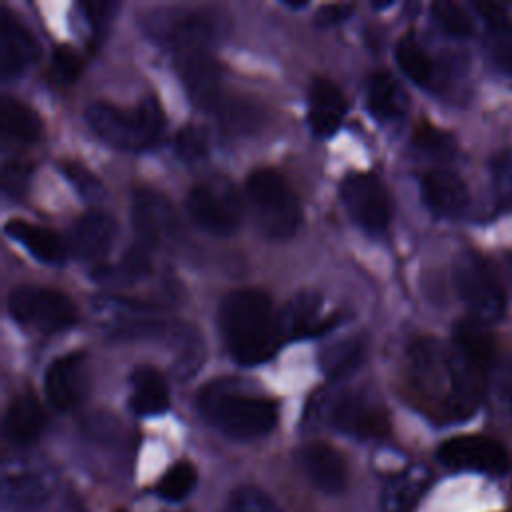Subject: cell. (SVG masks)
<instances>
[{
	"instance_id": "obj_22",
	"label": "cell",
	"mask_w": 512,
	"mask_h": 512,
	"mask_svg": "<svg viewBox=\"0 0 512 512\" xmlns=\"http://www.w3.org/2000/svg\"><path fill=\"white\" fill-rule=\"evenodd\" d=\"M130 408L138 416H156L168 410L170 396L164 378L150 366H138L130 374Z\"/></svg>"
},
{
	"instance_id": "obj_26",
	"label": "cell",
	"mask_w": 512,
	"mask_h": 512,
	"mask_svg": "<svg viewBox=\"0 0 512 512\" xmlns=\"http://www.w3.org/2000/svg\"><path fill=\"white\" fill-rule=\"evenodd\" d=\"M212 38L214 24L206 14H188L168 34L170 48L174 50L176 58L194 52H208Z\"/></svg>"
},
{
	"instance_id": "obj_31",
	"label": "cell",
	"mask_w": 512,
	"mask_h": 512,
	"mask_svg": "<svg viewBox=\"0 0 512 512\" xmlns=\"http://www.w3.org/2000/svg\"><path fill=\"white\" fill-rule=\"evenodd\" d=\"M196 486V468L190 462H176L158 482V494L168 502L184 500Z\"/></svg>"
},
{
	"instance_id": "obj_16",
	"label": "cell",
	"mask_w": 512,
	"mask_h": 512,
	"mask_svg": "<svg viewBox=\"0 0 512 512\" xmlns=\"http://www.w3.org/2000/svg\"><path fill=\"white\" fill-rule=\"evenodd\" d=\"M182 84L196 106L212 108L220 98V66L210 52H194L176 58Z\"/></svg>"
},
{
	"instance_id": "obj_19",
	"label": "cell",
	"mask_w": 512,
	"mask_h": 512,
	"mask_svg": "<svg viewBox=\"0 0 512 512\" xmlns=\"http://www.w3.org/2000/svg\"><path fill=\"white\" fill-rule=\"evenodd\" d=\"M346 114V98L336 84L316 78L308 92V124L316 136H332Z\"/></svg>"
},
{
	"instance_id": "obj_40",
	"label": "cell",
	"mask_w": 512,
	"mask_h": 512,
	"mask_svg": "<svg viewBox=\"0 0 512 512\" xmlns=\"http://www.w3.org/2000/svg\"><path fill=\"white\" fill-rule=\"evenodd\" d=\"M416 146L430 154H446L452 150V140L448 134L436 130L434 126H420L414 134Z\"/></svg>"
},
{
	"instance_id": "obj_6",
	"label": "cell",
	"mask_w": 512,
	"mask_h": 512,
	"mask_svg": "<svg viewBox=\"0 0 512 512\" xmlns=\"http://www.w3.org/2000/svg\"><path fill=\"white\" fill-rule=\"evenodd\" d=\"M8 312L16 322L36 326L48 334L76 322V308L66 294L38 286L14 288L8 296Z\"/></svg>"
},
{
	"instance_id": "obj_2",
	"label": "cell",
	"mask_w": 512,
	"mask_h": 512,
	"mask_svg": "<svg viewBox=\"0 0 512 512\" xmlns=\"http://www.w3.org/2000/svg\"><path fill=\"white\" fill-rule=\"evenodd\" d=\"M198 408L206 422L236 440L266 436L278 420L276 402L248 394L228 380L208 384L198 394Z\"/></svg>"
},
{
	"instance_id": "obj_27",
	"label": "cell",
	"mask_w": 512,
	"mask_h": 512,
	"mask_svg": "<svg viewBox=\"0 0 512 512\" xmlns=\"http://www.w3.org/2000/svg\"><path fill=\"white\" fill-rule=\"evenodd\" d=\"M0 126L4 136L20 142H36L42 134L40 116L16 98L4 96L0 102Z\"/></svg>"
},
{
	"instance_id": "obj_10",
	"label": "cell",
	"mask_w": 512,
	"mask_h": 512,
	"mask_svg": "<svg viewBox=\"0 0 512 512\" xmlns=\"http://www.w3.org/2000/svg\"><path fill=\"white\" fill-rule=\"evenodd\" d=\"M328 422L356 438H376L386 432V416L366 394L340 392L326 404Z\"/></svg>"
},
{
	"instance_id": "obj_28",
	"label": "cell",
	"mask_w": 512,
	"mask_h": 512,
	"mask_svg": "<svg viewBox=\"0 0 512 512\" xmlns=\"http://www.w3.org/2000/svg\"><path fill=\"white\" fill-rule=\"evenodd\" d=\"M4 504L16 508H32L46 500L48 486L34 474L16 472L4 476Z\"/></svg>"
},
{
	"instance_id": "obj_30",
	"label": "cell",
	"mask_w": 512,
	"mask_h": 512,
	"mask_svg": "<svg viewBox=\"0 0 512 512\" xmlns=\"http://www.w3.org/2000/svg\"><path fill=\"white\" fill-rule=\"evenodd\" d=\"M362 360V344L358 340H340L326 346L320 354V366L330 378L350 374Z\"/></svg>"
},
{
	"instance_id": "obj_38",
	"label": "cell",
	"mask_w": 512,
	"mask_h": 512,
	"mask_svg": "<svg viewBox=\"0 0 512 512\" xmlns=\"http://www.w3.org/2000/svg\"><path fill=\"white\" fill-rule=\"evenodd\" d=\"M258 110L246 102H230L226 108L222 106L220 118L232 130H250L258 124Z\"/></svg>"
},
{
	"instance_id": "obj_42",
	"label": "cell",
	"mask_w": 512,
	"mask_h": 512,
	"mask_svg": "<svg viewBox=\"0 0 512 512\" xmlns=\"http://www.w3.org/2000/svg\"><path fill=\"white\" fill-rule=\"evenodd\" d=\"M82 10L86 20L94 30H104L108 22L112 20L114 12L118 10V2H108V0H96V2H82Z\"/></svg>"
},
{
	"instance_id": "obj_41",
	"label": "cell",
	"mask_w": 512,
	"mask_h": 512,
	"mask_svg": "<svg viewBox=\"0 0 512 512\" xmlns=\"http://www.w3.org/2000/svg\"><path fill=\"white\" fill-rule=\"evenodd\" d=\"M30 168L20 162H6L2 168V188L10 196H20L28 188Z\"/></svg>"
},
{
	"instance_id": "obj_36",
	"label": "cell",
	"mask_w": 512,
	"mask_h": 512,
	"mask_svg": "<svg viewBox=\"0 0 512 512\" xmlns=\"http://www.w3.org/2000/svg\"><path fill=\"white\" fill-rule=\"evenodd\" d=\"M174 148L184 162H200L208 152V136L196 124H186L174 138Z\"/></svg>"
},
{
	"instance_id": "obj_9",
	"label": "cell",
	"mask_w": 512,
	"mask_h": 512,
	"mask_svg": "<svg viewBox=\"0 0 512 512\" xmlns=\"http://www.w3.org/2000/svg\"><path fill=\"white\" fill-rule=\"evenodd\" d=\"M340 198L348 214L368 232H382L390 218L386 188L374 174H348L340 182Z\"/></svg>"
},
{
	"instance_id": "obj_14",
	"label": "cell",
	"mask_w": 512,
	"mask_h": 512,
	"mask_svg": "<svg viewBox=\"0 0 512 512\" xmlns=\"http://www.w3.org/2000/svg\"><path fill=\"white\" fill-rule=\"evenodd\" d=\"M40 56L32 32L22 26L6 8L0 10V74L4 80L22 74Z\"/></svg>"
},
{
	"instance_id": "obj_43",
	"label": "cell",
	"mask_w": 512,
	"mask_h": 512,
	"mask_svg": "<svg viewBox=\"0 0 512 512\" xmlns=\"http://www.w3.org/2000/svg\"><path fill=\"white\" fill-rule=\"evenodd\" d=\"M352 10H354L352 4H326L318 10L316 20L320 26H334V24L346 20Z\"/></svg>"
},
{
	"instance_id": "obj_18",
	"label": "cell",
	"mask_w": 512,
	"mask_h": 512,
	"mask_svg": "<svg viewBox=\"0 0 512 512\" xmlns=\"http://www.w3.org/2000/svg\"><path fill=\"white\" fill-rule=\"evenodd\" d=\"M422 200L426 206L444 218H454L468 206V186L466 182L450 170H430L424 174Z\"/></svg>"
},
{
	"instance_id": "obj_45",
	"label": "cell",
	"mask_w": 512,
	"mask_h": 512,
	"mask_svg": "<svg viewBox=\"0 0 512 512\" xmlns=\"http://www.w3.org/2000/svg\"><path fill=\"white\" fill-rule=\"evenodd\" d=\"M286 8H292V10H302L308 6V2H294V0H284L282 2Z\"/></svg>"
},
{
	"instance_id": "obj_29",
	"label": "cell",
	"mask_w": 512,
	"mask_h": 512,
	"mask_svg": "<svg viewBox=\"0 0 512 512\" xmlns=\"http://www.w3.org/2000/svg\"><path fill=\"white\" fill-rule=\"evenodd\" d=\"M396 62L402 68V72L420 86H426L432 78V60L428 52L420 46V42L412 36L406 34L398 40L396 44Z\"/></svg>"
},
{
	"instance_id": "obj_7",
	"label": "cell",
	"mask_w": 512,
	"mask_h": 512,
	"mask_svg": "<svg viewBox=\"0 0 512 512\" xmlns=\"http://www.w3.org/2000/svg\"><path fill=\"white\" fill-rule=\"evenodd\" d=\"M186 210L192 222L212 236H230L240 224V200L224 182L196 184L186 196Z\"/></svg>"
},
{
	"instance_id": "obj_20",
	"label": "cell",
	"mask_w": 512,
	"mask_h": 512,
	"mask_svg": "<svg viewBox=\"0 0 512 512\" xmlns=\"http://www.w3.org/2000/svg\"><path fill=\"white\" fill-rule=\"evenodd\" d=\"M410 370L418 386H422L428 392L440 390V386H446V396L450 392V354L430 338L418 340L410 348Z\"/></svg>"
},
{
	"instance_id": "obj_44",
	"label": "cell",
	"mask_w": 512,
	"mask_h": 512,
	"mask_svg": "<svg viewBox=\"0 0 512 512\" xmlns=\"http://www.w3.org/2000/svg\"><path fill=\"white\" fill-rule=\"evenodd\" d=\"M496 64H498L504 72H510V74H512V44L502 46V48L496 52Z\"/></svg>"
},
{
	"instance_id": "obj_1",
	"label": "cell",
	"mask_w": 512,
	"mask_h": 512,
	"mask_svg": "<svg viewBox=\"0 0 512 512\" xmlns=\"http://www.w3.org/2000/svg\"><path fill=\"white\" fill-rule=\"evenodd\" d=\"M220 330L230 356L242 366L270 360L282 344L278 316L268 294L258 288L226 294L220 306Z\"/></svg>"
},
{
	"instance_id": "obj_47",
	"label": "cell",
	"mask_w": 512,
	"mask_h": 512,
	"mask_svg": "<svg viewBox=\"0 0 512 512\" xmlns=\"http://www.w3.org/2000/svg\"><path fill=\"white\" fill-rule=\"evenodd\" d=\"M118 512H126V510H118Z\"/></svg>"
},
{
	"instance_id": "obj_3",
	"label": "cell",
	"mask_w": 512,
	"mask_h": 512,
	"mask_svg": "<svg viewBox=\"0 0 512 512\" xmlns=\"http://www.w3.org/2000/svg\"><path fill=\"white\" fill-rule=\"evenodd\" d=\"M84 118L98 138L124 150H138L154 144L164 126L162 108L152 96L142 98L128 114L108 102H90L84 110Z\"/></svg>"
},
{
	"instance_id": "obj_32",
	"label": "cell",
	"mask_w": 512,
	"mask_h": 512,
	"mask_svg": "<svg viewBox=\"0 0 512 512\" xmlns=\"http://www.w3.org/2000/svg\"><path fill=\"white\" fill-rule=\"evenodd\" d=\"M490 180L496 206L500 210L512 208V148L498 152L490 162Z\"/></svg>"
},
{
	"instance_id": "obj_11",
	"label": "cell",
	"mask_w": 512,
	"mask_h": 512,
	"mask_svg": "<svg viewBox=\"0 0 512 512\" xmlns=\"http://www.w3.org/2000/svg\"><path fill=\"white\" fill-rule=\"evenodd\" d=\"M88 366L82 352H70L52 360L44 372V392L58 410L74 408L86 394Z\"/></svg>"
},
{
	"instance_id": "obj_34",
	"label": "cell",
	"mask_w": 512,
	"mask_h": 512,
	"mask_svg": "<svg viewBox=\"0 0 512 512\" xmlns=\"http://www.w3.org/2000/svg\"><path fill=\"white\" fill-rule=\"evenodd\" d=\"M432 14L436 18V22L442 26V30H446L448 34L456 36V38H466L472 34V22L468 18V14L454 2H434L432 4Z\"/></svg>"
},
{
	"instance_id": "obj_25",
	"label": "cell",
	"mask_w": 512,
	"mask_h": 512,
	"mask_svg": "<svg viewBox=\"0 0 512 512\" xmlns=\"http://www.w3.org/2000/svg\"><path fill=\"white\" fill-rule=\"evenodd\" d=\"M428 472L422 468H412L398 474L382 492L384 512H412V508L422 498L428 486Z\"/></svg>"
},
{
	"instance_id": "obj_4",
	"label": "cell",
	"mask_w": 512,
	"mask_h": 512,
	"mask_svg": "<svg viewBox=\"0 0 512 512\" xmlns=\"http://www.w3.org/2000/svg\"><path fill=\"white\" fill-rule=\"evenodd\" d=\"M246 194L252 204L258 228L274 240L290 238L300 222L302 210L294 190L274 168H256L246 180Z\"/></svg>"
},
{
	"instance_id": "obj_24",
	"label": "cell",
	"mask_w": 512,
	"mask_h": 512,
	"mask_svg": "<svg viewBox=\"0 0 512 512\" xmlns=\"http://www.w3.org/2000/svg\"><path fill=\"white\" fill-rule=\"evenodd\" d=\"M368 110L380 122L398 120L406 112V96L396 78L388 72H376L368 80Z\"/></svg>"
},
{
	"instance_id": "obj_37",
	"label": "cell",
	"mask_w": 512,
	"mask_h": 512,
	"mask_svg": "<svg viewBox=\"0 0 512 512\" xmlns=\"http://www.w3.org/2000/svg\"><path fill=\"white\" fill-rule=\"evenodd\" d=\"M224 512H278V508L262 490L238 488L230 496Z\"/></svg>"
},
{
	"instance_id": "obj_35",
	"label": "cell",
	"mask_w": 512,
	"mask_h": 512,
	"mask_svg": "<svg viewBox=\"0 0 512 512\" xmlns=\"http://www.w3.org/2000/svg\"><path fill=\"white\" fill-rule=\"evenodd\" d=\"M62 174L68 178V182L76 188V192L90 200V202H98L104 198V188L100 184V180L82 164L78 162H72V160H66L62 162Z\"/></svg>"
},
{
	"instance_id": "obj_12",
	"label": "cell",
	"mask_w": 512,
	"mask_h": 512,
	"mask_svg": "<svg viewBox=\"0 0 512 512\" xmlns=\"http://www.w3.org/2000/svg\"><path fill=\"white\" fill-rule=\"evenodd\" d=\"M130 218L136 234L150 246H162L176 236V214L172 204L158 192L136 190Z\"/></svg>"
},
{
	"instance_id": "obj_46",
	"label": "cell",
	"mask_w": 512,
	"mask_h": 512,
	"mask_svg": "<svg viewBox=\"0 0 512 512\" xmlns=\"http://www.w3.org/2000/svg\"><path fill=\"white\" fill-rule=\"evenodd\" d=\"M372 6L374 8H388V6H392V2H372Z\"/></svg>"
},
{
	"instance_id": "obj_8",
	"label": "cell",
	"mask_w": 512,
	"mask_h": 512,
	"mask_svg": "<svg viewBox=\"0 0 512 512\" xmlns=\"http://www.w3.org/2000/svg\"><path fill=\"white\" fill-rule=\"evenodd\" d=\"M438 460L452 470H470L484 474H504L512 466V456L498 440L468 434L454 436L440 444Z\"/></svg>"
},
{
	"instance_id": "obj_21",
	"label": "cell",
	"mask_w": 512,
	"mask_h": 512,
	"mask_svg": "<svg viewBox=\"0 0 512 512\" xmlns=\"http://www.w3.org/2000/svg\"><path fill=\"white\" fill-rule=\"evenodd\" d=\"M4 436L14 446H28L38 440L44 428V410L32 392L12 398L4 414Z\"/></svg>"
},
{
	"instance_id": "obj_39",
	"label": "cell",
	"mask_w": 512,
	"mask_h": 512,
	"mask_svg": "<svg viewBox=\"0 0 512 512\" xmlns=\"http://www.w3.org/2000/svg\"><path fill=\"white\" fill-rule=\"evenodd\" d=\"M80 58L74 50H70L68 46H58L54 50L52 56V72L58 78V82L62 84H70L78 78L80 74Z\"/></svg>"
},
{
	"instance_id": "obj_13",
	"label": "cell",
	"mask_w": 512,
	"mask_h": 512,
	"mask_svg": "<svg viewBox=\"0 0 512 512\" xmlns=\"http://www.w3.org/2000/svg\"><path fill=\"white\" fill-rule=\"evenodd\" d=\"M322 308V296L314 290H302L294 294L284 310L278 314V328H280V338L290 340V338H304V336H318L328 332L338 324V318H318Z\"/></svg>"
},
{
	"instance_id": "obj_23",
	"label": "cell",
	"mask_w": 512,
	"mask_h": 512,
	"mask_svg": "<svg viewBox=\"0 0 512 512\" xmlns=\"http://www.w3.org/2000/svg\"><path fill=\"white\" fill-rule=\"evenodd\" d=\"M4 232L44 264H62L66 258L60 236L48 228L30 224L26 220H8Z\"/></svg>"
},
{
	"instance_id": "obj_33",
	"label": "cell",
	"mask_w": 512,
	"mask_h": 512,
	"mask_svg": "<svg viewBox=\"0 0 512 512\" xmlns=\"http://www.w3.org/2000/svg\"><path fill=\"white\" fill-rule=\"evenodd\" d=\"M202 362H204L202 340L196 334H192V330H186L184 340L178 348V358L174 362V376H178L180 380H188L200 370Z\"/></svg>"
},
{
	"instance_id": "obj_15",
	"label": "cell",
	"mask_w": 512,
	"mask_h": 512,
	"mask_svg": "<svg viewBox=\"0 0 512 512\" xmlns=\"http://www.w3.org/2000/svg\"><path fill=\"white\" fill-rule=\"evenodd\" d=\"M298 464L308 480L326 494L344 490L348 482V468L342 454L324 442H312L300 448Z\"/></svg>"
},
{
	"instance_id": "obj_17",
	"label": "cell",
	"mask_w": 512,
	"mask_h": 512,
	"mask_svg": "<svg viewBox=\"0 0 512 512\" xmlns=\"http://www.w3.org/2000/svg\"><path fill=\"white\" fill-rule=\"evenodd\" d=\"M116 224L104 210L92 208L84 212L70 230V250L82 260L102 258L114 242Z\"/></svg>"
},
{
	"instance_id": "obj_5",
	"label": "cell",
	"mask_w": 512,
	"mask_h": 512,
	"mask_svg": "<svg viewBox=\"0 0 512 512\" xmlns=\"http://www.w3.org/2000/svg\"><path fill=\"white\" fill-rule=\"evenodd\" d=\"M454 284L474 320L490 324L502 318L506 296L490 266L476 252L458 256L454 264Z\"/></svg>"
}]
</instances>
